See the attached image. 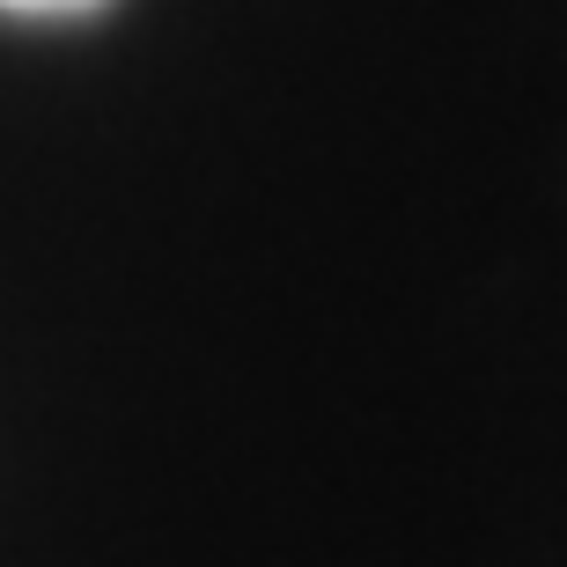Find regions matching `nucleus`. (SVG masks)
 Returning <instances> with one entry per match:
<instances>
[{"label":"nucleus","instance_id":"nucleus-1","mask_svg":"<svg viewBox=\"0 0 567 567\" xmlns=\"http://www.w3.org/2000/svg\"><path fill=\"white\" fill-rule=\"evenodd\" d=\"M8 16H89V8H104V0H0Z\"/></svg>","mask_w":567,"mask_h":567}]
</instances>
